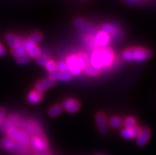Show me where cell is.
Segmentation results:
<instances>
[{
  "instance_id": "obj_25",
  "label": "cell",
  "mask_w": 156,
  "mask_h": 155,
  "mask_svg": "<svg viewBox=\"0 0 156 155\" xmlns=\"http://www.w3.org/2000/svg\"><path fill=\"white\" fill-rule=\"evenodd\" d=\"M124 124L125 126V128H134L136 126V120L134 117H128L125 119V122H124Z\"/></svg>"
},
{
  "instance_id": "obj_22",
  "label": "cell",
  "mask_w": 156,
  "mask_h": 155,
  "mask_svg": "<svg viewBox=\"0 0 156 155\" xmlns=\"http://www.w3.org/2000/svg\"><path fill=\"white\" fill-rule=\"evenodd\" d=\"M109 124L111 128H121L123 124L122 119L119 116H113L110 118L109 121Z\"/></svg>"
},
{
  "instance_id": "obj_8",
  "label": "cell",
  "mask_w": 156,
  "mask_h": 155,
  "mask_svg": "<svg viewBox=\"0 0 156 155\" xmlns=\"http://www.w3.org/2000/svg\"><path fill=\"white\" fill-rule=\"evenodd\" d=\"M96 122L98 124V128L101 135H105L108 132L107 127V118L104 112H98L96 115Z\"/></svg>"
},
{
  "instance_id": "obj_14",
  "label": "cell",
  "mask_w": 156,
  "mask_h": 155,
  "mask_svg": "<svg viewBox=\"0 0 156 155\" xmlns=\"http://www.w3.org/2000/svg\"><path fill=\"white\" fill-rule=\"evenodd\" d=\"M109 41H110L109 36L107 35L105 33H103V32H98L95 35L94 43L96 44V45L99 46V47L105 48L109 44Z\"/></svg>"
},
{
  "instance_id": "obj_24",
  "label": "cell",
  "mask_w": 156,
  "mask_h": 155,
  "mask_svg": "<svg viewBox=\"0 0 156 155\" xmlns=\"http://www.w3.org/2000/svg\"><path fill=\"white\" fill-rule=\"evenodd\" d=\"M28 147L26 146H23L22 145H19V144L16 143L14 145V148L11 150V153H16V154H25V153L27 152Z\"/></svg>"
},
{
  "instance_id": "obj_35",
  "label": "cell",
  "mask_w": 156,
  "mask_h": 155,
  "mask_svg": "<svg viewBox=\"0 0 156 155\" xmlns=\"http://www.w3.org/2000/svg\"><path fill=\"white\" fill-rule=\"evenodd\" d=\"M127 2L129 4H136L137 2H139L140 0H126Z\"/></svg>"
},
{
  "instance_id": "obj_34",
  "label": "cell",
  "mask_w": 156,
  "mask_h": 155,
  "mask_svg": "<svg viewBox=\"0 0 156 155\" xmlns=\"http://www.w3.org/2000/svg\"><path fill=\"white\" fill-rule=\"evenodd\" d=\"M49 54H50V52H49V51H48V49L41 50V55H44V56L48 57Z\"/></svg>"
},
{
  "instance_id": "obj_20",
  "label": "cell",
  "mask_w": 156,
  "mask_h": 155,
  "mask_svg": "<svg viewBox=\"0 0 156 155\" xmlns=\"http://www.w3.org/2000/svg\"><path fill=\"white\" fill-rule=\"evenodd\" d=\"M76 55H77L79 64H80L82 67V70H85L87 67H88L90 65V64L89 57L87 56V54H85V53H79V54Z\"/></svg>"
},
{
  "instance_id": "obj_11",
  "label": "cell",
  "mask_w": 156,
  "mask_h": 155,
  "mask_svg": "<svg viewBox=\"0 0 156 155\" xmlns=\"http://www.w3.org/2000/svg\"><path fill=\"white\" fill-rule=\"evenodd\" d=\"M101 30L103 33H106L109 36V37H121V31L119 30L118 26L113 25V24H105L101 27Z\"/></svg>"
},
{
  "instance_id": "obj_19",
  "label": "cell",
  "mask_w": 156,
  "mask_h": 155,
  "mask_svg": "<svg viewBox=\"0 0 156 155\" xmlns=\"http://www.w3.org/2000/svg\"><path fill=\"white\" fill-rule=\"evenodd\" d=\"M26 131H27V135L30 134V135H32L34 136H41V135H43L40 130L39 127L37 126V124H35V123H32V122H30L28 125L26 126Z\"/></svg>"
},
{
  "instance_id": "obj_32",
  "label": "cell",
  "mask_w": 156,
  "mask_h": 155,
  "mask_svg": "<svg viewBox=\"0 0 156 155\" xmlns=\"http://www.w3.org/2000/svg\"><path fill=\"white\" fill-rule=\"evenodd\" d=\"M5 116H6V111L3 108L0 107V127L3 124L4 120H5Z\"/></svg>"
},
{
  "instance_id": "obj_17",
  "label": "cell",
  "mask_w": 156,
  "mask_h": 155,
  "mask_svg": "<svg viewBox=\"0 0 156 155\" xmlns=\"http://www.w3.org/2000/svg\"><path fill=\"white\" fill-rule=\"evenodd\" d=\"M43 98V94L42 93L39 92L37 90H33L28 94L27 100L30 104H35L39 103Z\"/></svg>"
},
{
  "instance_id": "obj_1",
  "label": "cell",
  "mask_w": 156,
  "mask_h": 155,
  "mask_svg": "<svg viewBox=\"0 0 156 155\" xmlns=\"http://www.w3.org/2000/svg\"><path fill=\"white\" fill-rule=\"evenodd\" d=\"M114 54L110 48H103L101 49L95 50L90 59V64L98 70L109 68L113 64Z\"/></svg>"
},
{
  "instance_id": "obj_28",
  "label": "cell",
  "mask_w": 156,
  "mask_h": 155,
  "mask_svg": "<svg viewBox=\"0 0 156 155\" xmlns=\"http://www.w3.org/2000/svg\"><path fill=\"white\" fill-rule=\"evenodd\" d=\"M44 67H45L46 70L49 73L54 72V71H56V63L53 60H51V59H49V60L48 61V63H46Z\"/></svg>"
},
{
  "instance_id": "obj_31",
  "label": "cell",
  "mask_w": 156,
  "mask_h": 155,
  "mask_svg": "<svg viewBox=\"0 0 156 155\" xmlns=\"http://www.w3.org/2000/svg\"><path fill=\"white\" fill-rule=\"evenodd\" d=\"M49 58L47 56H44V55H40L37 59V62L38 64L40 66H42V67H44L46 65V63H48V61L49 60Z\"/></svg>"
},
{
  "instance_id": "obj_10",
  "label": "cell",
  "mask_w": 156,
  "mask_h": 155,
  "mask_svg": "<svg viewBox=\"0 0 156 155\" xmlns=\"http://www.w3.org/2000/svg\"><path fill=\"white\" fill-rule=\"evenodd\" d=\"M151 138V131L147 128L140 129V132L136 137V143L140 146H144L147 143Z\"/></svg>"
},
{
  "instance_id": "obj_13",
  "label": "cell",
  "mask_w": 156,
  "mask_h": 155,
  "mask_svg": "<svg viewBox=\"0 0 156 155\" xmlns=\"http://www.w3.org/2000/svg\"><path fill=\"white\" fill-rule=\"evenodd\" d=\"M140 132V128L137 126L132 128H124L121 131V136L125 139H133L138 136Z\"/></svg>"
},
{
  "instance_id": "obj_7",
  "label": "cell",
  "mask_w": 156,
  "mask_h": 155,
  "mask_svg": "<svg viewBox=\"0 0 156 155\" xmlns=\"http://www.w3.org/2000/svg\"><path fill=\"white\" fill-rule=\"evenodd\" d=\"M24 44H25V47H26V53L30 58L37 59L38 57L41 55V49L37 46V44L34 41H32L30 38L25 41Z\"/></svg>"
},
{
  "instance_id": "obj_29",
  "label": "cell",
  "mask_w": 156,
  "mask_h": 155,
  "mask_svg": "<svg viewBox=\"0 0 156 155\" xmlns=\"http://www.w3.org/2000/svg\"><path fill=\"white\" fill-rule=\"evenodd\" d=\"M56 63V71H60V72H64V71H68L67 70V66L66 62L63 60L58 61Z\"/></svg>"
},
{
  "instance_id": "obj_2",
  "label": "cell",
  "mask_w": 156,
  "mask_h": 155,
  "mask_svg": "<svg viewBox=\"0 0 156 155\" xmlns=\"http://www.w3.org/2000/svg\"><path fill=\"white\" fill-rule=\"evenodd\" d=\"M152 52L149 49L144 48L134 47L128 48L121 54L122 59L129 62H139L142 63L150 59Z\"/></svg>"
},
{
  "instance_id": "obj_5",
  "label": "cell",
  "mask_w": 156,
  "mask_h": 155,
  "mask_svg": "<svg viewBox=\"0 0 156 155\" xmlns=\"http://www.w3.org/2000/svg\"><path fill=\"white\" fill-rule=\"evenodd\" d=\"M30 144L32 148L37 152H44L48 148V142L43 135L34 136L30 139Z\"/></svg>"
},
{
  "instance_id": "obj_12",
  "label": "cell",
  "mask_w": 156,
  "mask_h": 155,
  "mask_svg": "<svg viewBox=\"0 0 156 155\" xmlns=\"http://www.w3.org/2000/svg\"><path fill=\"white\" fill-rule=\"evenodd\" d=\"M72 78V75L69 71H64V72H60V71H55L54 72L49 73V79L55 81H63V82H68Z\"/></svg>"
},
{
  "instance_id": "obj_23",
  "label": "cell",
  "mask_w": 156,
  "mask_h": 155,
  "mask_svg": "<svg viewBox=\"0 0 156 155\" xmlns=\"http://www.w3.org/2000/svg\"><path fill=\"white\" fill-rule=\"evenodd\" d=\"M62 110H63L62 106L56 104V105L52 106V107L48 110V115H49V116H51V117H55V116H59V114L61 113Z\"/></svg>"
},
{
  "instance_id": "obj_4",
  "label": "cell",
  "mask_w": 156,
  "mask_h": 155,
  "mask_svg": "<svg viewBox=\"0 0 156 155\" xmlns=\"http://www.w3.org/2000/svg\"><path fill=\"white\" fill-rule=\"evenodd\" d=\"M66 63L67 66V70L69 71L71 75L74 76H79L81 75L82 67L79 64V62L78 60L77 55H71L68 56L66 59Z\"/></svg>"
},
{
  "instance_id": "obj_9",
  "label": "cell",
  "mask_w": 156,
  "mask_h": 155,
  "mask_svg": "<svg viewBox=\"0 0 156 155\" xmlns=\"http://www.w3.org/2000/svg\"><path fill=\"white\" fill-rule=\"evenodd\" d=\"M63 107L70 113H75L80 108V104L75 99L68 98L66 99L63 102Z\"/></svg>"
},
{
  "instance_id": "obj_30",
  "label": "cell",
  "mask_w": 156,
  "mask_h": 155,
  "mask_svg": "<svg viewBox=\"0 0 156 155\" xmlns=\"http://www.w3.org/2000/svg\"><path fill=\"white\" fill-rule=\"evenodd\" d=\"M30 60V57L27 55V54H25L23 55H21L19 57H17L16 58V61H17V63L18 64H26Z\"/></svg>"
},
{
  "instance_id": "obj_18",
  "label": "cell",
  "mask_w": 156,
  "mask_h": 155,
  "mask_svg": "<svg viewBox=\"0 0 156 155\" xmlns=\"http://www.w3.org/2000/svg\"><path fill=\"white\" fill-rule=\"evenodd\" d=\"M15 144V142L9 136L3 138L2 139L0 140V147L7 151H11V150L14 148Z\"/></svg>"
},
{
  "instance_id": "obj_21",
  "label": "cell",
  "mask_w": 156,
  "mask_h": 155,
  "mask_svg": "<svg viewBox=\"0 0 156 155\" xmlns=\"http://www.w3.org/2000/svg\"><path fill=\"white\" fill-rule=\"evenodd\" d=\"M24 42H22V43L21 44H19L18 47L14 48H12V55H14V56H15L16 58L21 56V55H25V54H27V53H26V47H25V44H24Z\"/></svg>"
},
{
  "instance_id": "obj_16",
  "label": "cell",
  "mask_w": 156,
  "mask_h": 155,
  "mask_svg": "<svg viewBox=\"0 0 156 155\" xmlns=\"http://www.w3.org/2000/svg\"><path fill=\"white\" fill-rule=\"evenodd\" d=\"M6 41L8 43V44L12 48H14L18 47L19 44L24 42L25 41L23 40V38H20L19 37H17L13 33H7L6 35Z\"/></svg>"
},
{
  "instance_id": "obj_3",
  "label": "cell",
  "mask_w": 156,
  "mask_h": 155,
  "mask_svg": "<svg viewBox=\"0 0 156 155\" xmlns=\"http://www.w3.org/2000/svg\"><path fill=\"white\" fill-rule=\"evenodd\" d=\"M7 136L15 142L16 143L28 147L30 144V139L26 132H24L22 130L16 128H10L7 132Z\"/></svg>"
},
{
  "instance_id": "obj_26",
  "label": "cell",
  "mask_w": 156,
  "mask_h": 155,
  "mask_svg": "<svg viewBox=\"0 0 156 155\" xmlns=\"http://www.w3.org/2000/svg\"><path fill=\"white\" fill-rule=\"evenodd\" d=\"M30 39L37 44V43H40V42L41 41L42 39H43V36H42V34L41 33H39V32H34V33H33L30 35Z\"/></svg>"
},
{
  "instance_id": "obj_6",
  "label": "cell",
  "mask_w": 156,
  "mask_h": 155,
  "mask_svg": "<svg viewBox=\"0 0 156 155\" xmlns=\"http://www.w3.org/2000/svg\"><path fill=\"white\" fill-rule=\"evenodd\" d=\"M75 26L80 30L81 31L84 32L87 35L90 37H95V35L98 33L97 30L94 26L90 25L87 21L82 19V18H77L75 20Z\"/></svg>"
},
{
  "instance_id": "obj_15",
  "label": "cell",
  "mask_w": 156,
  "mask_h": 155,
  "mask_svg": "<svg viewBox=\"0 0 156 155\" xmlns=\"http://www.w3.org/2000/svg\"><path fill=\"white\" fill-rule=\"evenodd\" d=\"M55 83V81L49 79V78L46 79H43V80H41L36 84V90L39 91L41 93H43L44 91L47 90L48 89L54 86Z\"/></svg>"
},
{
  "instance_id": "obj_33",
  "label": "cell",
  "mask_w": 156,
  "mask_h": 155,
  "mask_svg": "<svg viewBox=\"0 0 156 155\" xmlns=\"http://www.w3.org/2000/svg\"><path fill=\"white\" fill-rule=\"evenodd\" d=\"M6 48L3 47V45H2V44H0V57L6 55Z\"/></svg>"
},
{
  "instance_id": "obj_27",
  "label": "cell",
  "mask_w": 156,
  "mask_h": 155,
  "mask_svg": "<svg viewBox=\"0 0 156 155\" xmlns=\"http://www.w3.org/2000/svg\"><path fill=\"white\" fill-rule=\"evenodd\" d=\"M84 71H86L87 75H90V76H97V75H98L99 74H100V72H101V70L94 68V67H93L92 66H90V65L88 67H87Z\"/></svg>"
}]
</instances>
